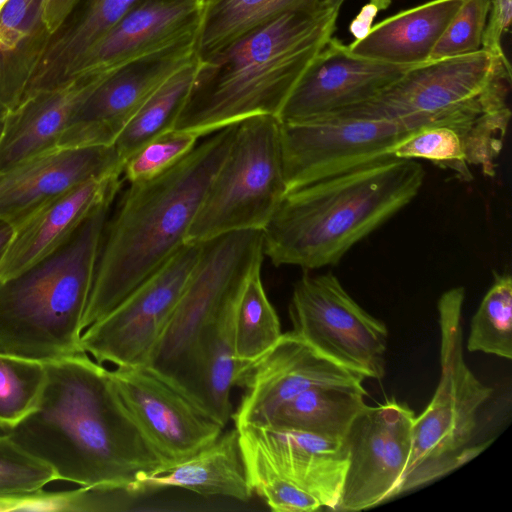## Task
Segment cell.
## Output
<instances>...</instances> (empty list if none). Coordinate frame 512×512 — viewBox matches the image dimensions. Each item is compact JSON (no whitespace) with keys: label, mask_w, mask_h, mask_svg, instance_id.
I'll return each mask as SVG.
<instances>
[{"label":"cell","mask_w":512,"mask_h":512,"mask_svg":"<svg viewBox=\"0 0 512 512\" xmlns=\"http://www.w3.org/2000/svg\"><path fill=\"white\" fill-rule=\"evenodd\" d=\"M44 365L39 399L9 435L58 480L128 493L167 468L122 401L111 370L86 352Z\"/></svg>","instance_id":"cell-1"},{"label":"cell","mask_w":512,"mask_h":512,"mask_svg":"<svg viewBox=\"0 0 512 512\" xmlns=\"http://www.w3.org/2000/svg\"><path fill=\"white\" fill-rule=\"evenodd\" d=\"M236 124L214 132L163 173L130 183L104 227L83 331L186 243L207 188L230 149Z\"/></svg>","instance_id":"cell-2"},{"label":"cell","mask_w":512,"mask_h":512,"mask_svg":"<svg viewBox=\"0 0 512 512\" xmlns=\"http://www.w3.org/2000/svg\"><path fill=\"white\" fill-rule=\"evenodd\" d=\"M341 6L292 11L243 34L204 60L174 129L199 138L255 115L278 116L332 37Z\"/></svg>","instance_id":"cell-3"},{"label":"cell","mask_w":512,"mask_h":512,"mask_svg":"<svg viewBox=\"0 0 512 512\" xmlns=\"http://www.w3.org/2000/svg\"><path fill=\"white\" fill-rule=\"evenodd\" d=\"M425 171L416 160L389 158L288 191L262 229L275 266H333L358 242L406 207Z\"/></svg>","instance_id":"cell-4"},{"label":"cell","mask_w":512,"mask_h":512,"mask_svg":"<svg viewBox=\"0 0 512 512\" xmlns=\"http://www.w3.org/2000/svg\"><path fill=\"white\" fill-rule=\"evenodd\" d=\"M113 202L56 251L0 282V352L43 363L84 352L82 320Z\"/></svg>","instance_id":"cell-5"},{"label":"cell","mask_w":512,"mask_h":512,"mask_svg":"<svg viewBox=\"0 0 512 512\" xmlns=\"http://www.w3.org/2000/svg\"><path fill=\"white\" fill-rule=\"evenodd\" d=\"M511 80L508 59L480 49L413 66L371 99L334 113L483 131L509 110Z\"/></svg>","instance_id":"cell-6"},{"label":"cell","mask_w":512,"mask_h":512,"mask_svg":"<svg viewBox=\"0 0 512 512\" xmlns=\"http://www.w3.org/2000/svg\"><path fill=\"white\" fill-rule=\"evenodd\" d=\"M464 299L465 289L459 286L444 292L438 301L440 380L426 409L414 418L410 455L398 495L455 470L489 444L469 446L478 411L493 390L473 374L464 360Z\"/></svg>","instance_id":"cell-7"},{"label":"cell","mask_w":512,"mask_h":512,"mask_svg":"<svg viewBox=\"0 0 512 512\" xmlns=\"http://www.w3.org/2000/svg\"><path fill=\"white\" fill-rule=\"evenodd\" d=\"M263 256L262 230H240L202 242L197 264L147 362L203 410L202 333L261 267Z\"/></svg>","instance_id":"cell-8"},{"label":"cell","mask_w":512,"mask_h":512,"mask_svg":"<svg viewBox=\"0 0 512 512\" xmlns=\"http://www.w3.org/2000/svg\"><path fill=\"white\" fill-rule=\"evenodd\" d=\"M286 193L279 119H243L236 124L230 149L207 188L186 242L262 230Z\"/></svg>","instance_id":"cell-9"},{"label":"cell","mask_w":512,"mask_h":512,"mask_svg":"<svg viewBox=\"0 0 512 512\" xmlns=\"http://www.w3.org/2000/svg\"><path fill=\"white\" fill-rule=\"evenodd\" d=\"M421 127L409 120L337 113L300 122H280L287 192L392 158V148Z\"/></svg>","instance_id":"cell-10"},{"label":"cell","mask_w":512,"mask_h":512,"mask_svg":"<svg viewBox=\"0 0 512 512\" xmlns=\"http://www.w3.org/2000/svg\"><path fill=\"white\" fill-rule=\"evenodd\" d=\"M293 332L333 361L381 380L388 329L365 311L332 273L303 275L289 304Z\"/></svg>","instance_id":"cell-11"},{"label":"cell","mask_w":512,"mask_h":512,"mask_svg":"<svg viewBox=\"0 0 512 512\" xmlns=\"http://www.w3.org/2000/svg\"><path fill=\"white\" fill-rule=\"evenodd\" d=\"M202 243L186 242L108 314L82 333L81 347L98 363L146 366L197 264Z\"/></svg>","instance_id":"cell-12"},{"label":"cell","mask_w":512,"mask_h":512,"mask_svg":"<svg viewBox=\"0 0 512 512\" xmlns=\"http://www.w3.org/2000/svg\"><path fill=\"white\" fill-rule=\"evenodd\" d=\"M197 37L187 36L110 73L77 107L56 149L113 145L148 98L197 59Z\"/></svg>","instance_id":"cell-13"},{"label":"cell","mask_w":512,"mask_h":512,"mask_svg":"<svg viewBox=\"0 0 512 512\" xmlns=\"http://www.w3.org/2000/svg\"><path fill=\"white\" fill-rule=\"evenodd\" d=\"M415 413L391 399L366 406L342 439L348 464L336 511H359L398 495L409 459Z\"/></svg>","instance_id":"cell-14"},{"label":"cell","mask_w":512,"mask_h":512,"mask_svg":"<svg viewBox=\"0 0 512 512\" xmlns=\"http://www.w3.org/2000/svg\"><path fill=\"white\" fill-rule=\"evenodd\" d=\"M128 411L167 468L213 442L225 427L147 366L111 370Z\"/></svg>","instance_id":"cell-15"},{"label":"cell","mask_w":512,"mask_h":512,"mask_svg":"<svg viewBox=\"0 0 512 512\" xmlns=\"http://www.w3.org/2000/svg\"><path fill=\"white\" fill-rule=\"evenodd\" d=\"M365 379L324 356L293 331L282 333L244 372L239 386L245 393L232 415L235 427L267 424L281 405L314 386L361 388Z\"/></svg>","instance_id":"cell-16"},{"label":"cell","mask_w":512,"mask_h":512,"mask_svg":"<svg viewBox=\"0 0 512 512\" xmlns=\"http://www.w3.org/2000/svg\"><path fill=\"white\" fill-rule=\"evenodd\" d=\"M236 428L246 465L299 486L336 511L348 464L342 440L271 424Z\"/></svg>","instance_id":"cell-17"},{"label":"cell","mask_w":512,"mask_h":512,"mask_svg":"<svg viewBox=\"0 0 512 512\" xmlns=\"http://www.w3.org/2000/svg\"><path fill=\"white\" fill-rule=\"evenodd\" d=\"M411 67L357 56L332 36L306 68L277 118L282 123L300 122L365 102Z\"/></svg>","instance_id":"cell-18"},{"label":"cell","mask_w":512,"mask_h":512,"mask_svg":"<svg viewBox=\"0 0 512 512\" xmlns=\"http://www.w3.org/2000/svg\"><path fill=\"white\" fill-rule=\"evenodd\" d=\"M204 5L202 0H140L90 49L69 79L112 73L134 59L198 34Z\"/></svg>","instance_id":"cell-19"},{"label":"cell","mask_w":512,"mask_h":512,"mask_svg":"<svg viewBox=\"0 0 512 512\" xmlns=\"http://www.w3.org/2000/svg\"><path fill=\"white\" fill-rule=\"evenodd\" d=\"M123 168L113 145L60 148L32 157L0 171V221L13 226L71 188Z\"/></svg>","instance_id":"cell-20"},{"label":"cell","mask_w":512,"mask_h":512,"mask_svg":"<svg viewBox=\"0 0 512 512\" xmlns=\"http://www.w3.org/2000/svg\"><path fill=\"white\" fill-rule=\"evenodd\" d=\"M122 175L116 171L87 180L14 224L12 238L0 255V282L64 245L99 206L115 199Z\"/></svg>","instance_id":"cell-21"},{"label":"cell","mask_w":512,"mask_h":512,"mask_svg":"<svg viewBox=\"0 0 512 512\" xmlns=\"http://www.w3.org/2000/svg\"><path fill=\"white\" fill-rule=\"evenodd\" d=\"M109 74L79 76L27 91L2 114L0 171L56 149L77 107Z\"/></svg>","instance_id":"cell-22"},{"label":"cell","mask_w":512,"mask_h":512,"mask_svg":"<svg viewBox=\"0 0 512 512\" xmlns=\"http://www.w3.org/2000/svg\"><path fill=\"white\" fill-rule=\"evenodd\" d=\"M177 487L203 496H223L247 502L254 493L249 481L239 431L221 433L192 456L135 483L128 494L138 495Z\"/></svg>","instance_id":"cell-23"},{"label":"cell","mask_w":512,"mask_h":512,"mask_svg":"<svg viewBox=\"0 0 512 512\" xmlns=\"http://www.w3.org/2000/svg\"><path fill=\"white\" fill-rule=\"evenodd\" d=\"M463 1L431 0L401 11L372 26L348 48L357 56L395 65L426 63Z\"/></svg>","instance_id":"cell-24"},{"label":"cell","mask_w":512,"mask_h":512,"mask_svg":"<svg viewBox=\"0 0 512 512\" xmlns=\"http://www.w3.org/2000/svg\"><path fill=\"white\" fill-rule=\"evenodd\" d=\"M139 1L83 0L62 28L50 37L27 91L67 81L90 49Z\"/></svg>","instance_id":"cell-25"},{"label":"cell","mask_w":512,"mask_h":512,"mask_svg":"<svg viewBox=\"0 0 512 512\" xmlns=\"http://www.w3.org/2000/svg\"><path fill=\"white\" fill-rule=\"evenodd\" d=\"M501 149V145L480 134L453 125L434 124L408 135L392 148L390 155L398 159H424L470 181V165L480 167L485 176L495 175Z\"/></svg>","instance_id":"cell-26"},{"label":"cell","mask_w":512,"mask_h":512,"mask_svg":"<svg viewBox=\"0 0 512 512\" xmlns=\"http://www.w3.org/2000/svg\"><path fill=\"white\" fill-rule=\"evenodd\" d=\"M240 292L221 307L200 340L203 408L223 427L232 417L231 390L242 375L234 345V316Z\"/></svg>","instance_id":"cell-27"},{"label":"cell","mask_w":512,"mask_h":512,"mask_svg":"<svg viewBox=\"0 0 512 512\" xmlns=\"http://www.w3.org/2000/svg\"><path fill=\"white\" fill-rule=\"evenodd\" d=\"M364 387L314 386L281 405L267 424L342 440L367 406Z\"/></svg>","instance_id":"cell-28"},{"label":"cell","mask_w":512,"mask_h":512,"mask_svg":"<svg viewBox=\"0 0 512 512\" xmlns=\"http://www.w3.org/2000/svg\"><path fill=\"white\" fill-rule=\"evenodd\" d=\"M320 0H206L196 57L204 60L248 31L292 11H313Z\"/></svg>","instance_id":"cell-29"},{"label":"cell","mask_w":512,"mask_h":512,"mask_svg":"<svg viewBox=\"0 0 512 512\" xmlns=\"http://www.w3.org/2000/svg\"><path fill=\"white\" fill-rule=\"evenodd\" d=\"M196 62L170 76L121 131L113 146L123 163L148 141L174 129L193 83Z\"/></svg>","instance_id":"cell-30"},{"label":"cell","mask_w":512,"mask_h":512,"mask_svg":"<svg viewBox=\"0 0 512 512\" xmlns=\"http://www.w3.org/2000/svg\"><path fill=\"white\" fill-rule=\"evenodd\" d=\"M281 335L278 315L266 295L261 280V267H258L246 279L235 309L234 345L236 359L242 370L241 378L251 365L274 346Z\"/></svg>","instance_id":"cell-31"},{"label":"cell","mask_w":512,"mask_h":512,"mask_svg":"<svg viewBox=\"0 0 512 512\" xmlns=\"http://www.w3.org/2000/svg\"><path fill=\"white\" fill-rule=\"evenodd\" d=\"M469 352L512 358V279L495 273L493 283L473 315L466 342Z\"/></svg>","instance_id":"cell-32"},{"label":"cell","mask_w":512,"mask_h":512,"mask_svg":"<svg viewBox=\"0 0 512 512\" xmlns=\"http://www.w3.org/2000/svg\"><path fill=\"white\" fill-rule=\"evenodd\" d=\"M45 378L43 362L0 352V421L12 427L31 412Z\"/></svg>","instance_id":"cell-33"},{"label":"cell","mask_w":512,"mask_h":512,"mask_svg":"<svg viewBox=\"0 0 512 512\" xmlns=\"http://www.w3.org/2000/svg\"><path fill=\"white\" fill-rule=\"evenodd\" d=\"M51 35L43 24L12 50H0V115L24 96Z\"/></svg>","instance_id":"cell-34"},{"label":"cell","mask_w":512,"mask_h":512,"mask_svg":"<svg viewBox=\"0 0 512 512\" xmlns=\"http://www.w3.org/2000/svg\"><path fill=\"white\" fill-rule=\"evenodd\" d=\"M198 139L192 132L177 129L158 135L124 163V178L134 183L163 173L187 155Z\"/></svg>","instance_id":"cell-35"},{"label":"cell","mask_w":512,"mask_h":512,"mask_svg":"<svg viewBox=\"0 0 512 512\" xmlns=\"http://www.w3.org/2000/svg\"><path fill=\"white\" fill-rule=\"evenodd\" d=\"M57 480L48 464L21 448L9 434L0 436V495L37 491Z\"/></svg>","instance_id":"cell-36"},{"label":"cell","mask_w":512,"mask_h":512,"mask_svg":"<svg viewBox=\"0 0 512 512\" xmlns=\"http://www.w3.org/2000/svg\"><path fill=\"white\" fill-rule=\"evenodd\" d=\"M489 8L490 0H464L435 44L429 61L479 51Z\"/></svg>","instance_id":"cell-37"},{"label":"cell","mask_w":512,"mask_h":512,"mask_svg":"<svg viewBox=\"0 0 512 512\" xmlns=\"http://www.w3.org/2000/svg\"><path fill=\"white\" fill-rule=\"evenodd\" d=\"M254 493L276 512H313L323 509L321 502L299 486L266 470L246 465Z\"/></svg>","instance_id":"cell-38"},{"label":"cell","mask_w":512,"mask_h":512,"mask_svg":"<svg viewBox=\"0 0 512 512\" xmlns=\"http://www.w3.org/2000/svg\"><path fill=\"white\" fill-rule=\"evenodd\" d=\"M42 0H9L0 13V50L19 46L41 22Z\"/></svg>","instance_id":"cell-39"},{"label":"cell","mask_w":512,"mask_h":512,"mask_svg":"<svg viewBox=\"0 0 512 512\" xmlns=\"http://www.w3.org/2000/svg\"><path fill=\"white\" fill-rule=\"evenodd\" d=\"M511 19L512 0H490L481 49L494 58L507 59L502 48V37L509 30Z\"/></svg>","instance_id":"cell-40"},{"label":"cell","mask_w":512,"mask_h":512,"mask_svg":"<svg viewBox=\"0 0 512 512\" xmlns=\"http://www.w3.org/2000/svg\"><path fill=\"white\" fill-rule=\"evenodd\" d=\"M83 0H42L41 22L52 36L67 22Z\"/></svg>","instance_id":"cell-41"},{"label":"cell","mask_w":512,"mask_h":512,"mask_svg":"<svg viewBox=\"0 0 512 512\" xmlns=\"http://www.w3.org/2000/svg\"><path fill=\"white\" fill-rule=\"evenodd\" d=\"M377 12L378 8L371 3L363 7L362 11L350 25V31L356 39L363 38L369 32Z\"/></svg>","instance_id":"cell-42"},{"label":"cell","mask_w":512,"mask_h":512,"mask_svg":"<svg viewBox=\"0 0 512 512\" xmlns=\"http://www.w3.org/2000/svg\"><path fill=\"white\" fill-rule=\"evenodd\" d=\"M13 235V226L7 222L0 221V255L9 243Z\"/></svg>","instance_id":"cell-43"},{"label":"cell","mask_w":512,"mask_h":512,"mask_svg":"<svg viewBox=\"0 0 512 512\" xmlns=\"http://www.w3.org/2000/svg\"><path fill=\"white\" fill-rule=\"evenodd\" d=\"M370 3L375 5L378 10H383L390 5L391 0H370Z\"/></svg>","instance_id":"cell-44"},{"label":"cell","mask_w":512,"mask_h":512,"mask_svg":"<svg viewBox=\"0 0 512 512\" xmlns=\"http://www.w3.org/2000/svg\"><path fill=\"white\" fill-rule=\"evenodd\" d=\"M11 426L0 421V436L8 435L11 432Z\"/></svg>","instance_id":"cell-45"},{"label":"cell","mask_w":512,"mask_h":512,"mask_svg":"<svg viewBox=\"0 0 512 512\" xmlns=\"http://www.w3.org/2000/svg\"><path fill=\"white\" fill-rule=\"evenodd\" d=\"M8 2L9 0H0V13L2 12L3 8L6 6Z\"/></svg>","instance_id":"cell-46"},{"label":"cell","mask_w":512,"mask_h":512,"mask_svg":"<svg viewBox=\"0 0 512 512\" xmlns=\"http://www.w3.org/2000/svg\"><path fill=\"white\" fill-rule=\"evenodd\" d=\"M2 114L0 115V129H1Z\"/></svg>","instance_id":"cell-47"}]
</instances>
